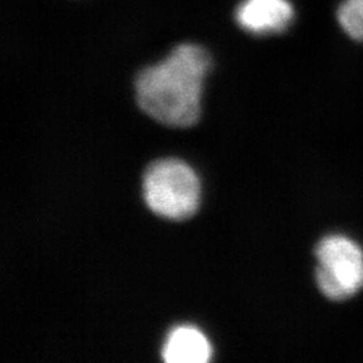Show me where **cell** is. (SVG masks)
<instances>
[{"label":"cell","mask_w":363,"mask_h":363,"mask_svg":"<svg viewBox=\"0 0 363 363\" xmlns=\"http://www.w3.org/2000/svg\"><path fill=\"white\" fill-rule=\"evenodd\" d=\"M210 357L208 339L194 327L172 330L163 347V358L169 363H206Z\"/></svg>","instance_id":"5b68a950"},{"label":"cell","mask_w":363,"mask_h":363,"mask_svg":"<svg viewBox=\"0 0 363 363\" xmlns=\"http://www.w3.org/2000/svg\"><path fill=\"white\" fill-rule=\"evenodd\" d=\"M201 186L194 171L178 159H160L144 174L147 206L169 220L191 217L199 205Z\"/></svg>","instance_id":"3957f363"},{"label":"cell","mask_w":363,"mask_h":363,"mask_svg":"<svg viewBox=\"0 0 363 363\" xmlns=\"http://www.w3.org/2000/svg\"><path fill=\"white\" fill-rule=\"evenodd\" d=\"M210 65L211 60L203 48L182 43L162 62L138 74V104L162 124L193 125L201 115V96Z\"/></svg>","instance_id":"6da1fadb"},{"label":"cell","mask_w":363,"mask_h":363,"mask_svg":"<svg viewBox=\"0 0 363 363\" xmlns=\"http://www.w3.org/2000/svg\"><path fill=\"white\" fill-rule=\"evenodd\" d=\"M337 23L354 40L363 42V0H343L337 7Z\"/></svg>","instance_id":"8992f818"},{"label":"cell","mask_w":363,"mask_h":363,"mask_svg":"<svg viewBox=\"0 0 363 363\" xmlns=\"http://www.w3.org/2000/svg\"><path fill=\"white\" fill-rule=\"evenodd\" d=\"M295 16L289 0H244L235 10L238 26L255 35L286 31Z\"/></svg>","instance_id":"277c9868"},{"label":"cell","mask_w":363,"mask_h":363,"mask_svg":"<svg viewBox=\"0 0 363 363\" xmlns=\"http://www.w3.org/2000/svg\"><path fill=\"white\" fill-rule=\"evenodd\" d=\"M315 281L325 298L340 303L363 289V247L350 235H325L315 247Z\"/></svg>","instance_id":"7a4b0ae2"}]
</instances>
